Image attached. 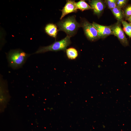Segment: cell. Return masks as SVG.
I'll return each mask as SVG.
<instances>
[{
    "label": "cell",
    "instance_id": "6",
    "mask_svg": "<svg viewBox=\"0 0 131 131\" xmlns=\"http://www.w3.org/2000/svg\"><path fill=\"white\" fill-rule=\"evenodd\" d=\"M92 24L97 30L99 38H105L111 34H113L111 26H104L95 22Z\"/></svg>",
    "mask_w": 131,
    "mask_h": 131
},
{
    "label": "cell",
    "instance_id": "5",
    "mask_svg": "<svg viewBox=\"0 0 131 131\" xmlns=\"http://www.w3.org/2000/svg\"><path fill=\"white\" fill-rule=\"evenodd\" d=\"M111 27L113 35L117 37L123 45L124 46H128V41L122 28L120 23L118 22L111 26Z\"/></svg>",
    "mask_w": 131,
    "mask_h": 131
},
{
    "label": "cell",
    "instance_id": "13",
    "mask_svg": "<svg viewBox=\"0 0 131 131\" xmlns=\"http://www.w3.org/2000/svg\"><path fill=\"white\" fill-rule=\"evenodd\" d=\"M121 23L124 31L131 38V24L124 20Z\"/></svg>",
    "mask_w": 131,
    "mask_h": 131
},
{
    "label": "cell",
    "instance_id": "17",
    "mask_svg": "<svg viewBox=\"0 0 131 131\" xmlns=\"http://www.w3.org/2000/svg\"><path fill=\"white\" fill-rule=\"evenodd\" d=\"M127 20L131 24V16Z\"/></svg>",
    "mask_w": 131,
    "mask_h": 131
},
{
    "label": "cell",
    "instance_id": "4",
    "mask_svg": "<svg viewBox=\"0 0 131 131\" xmlns=\"http://www.w3.org/2000/svg\"><path fill=\"white\" fill-rule=\"evenodd\" d=\"M81 24L85 35L89 40L93 41L99 38L97 30L92 24L86 20H83Z\"/></svg>",
    "mask_w": 131,
    "mask_h": 131
},
{
    "label": "cell",
    "instance_id": "3",
    "mask_svg": "<svg viewBox=\"0 0 131 131\" xmlns=\"http://www.w3.org/2000/svg\"><path fill=\"white\" fill-rule=\"evenodd\" d=\"M70 37L67 35L64 38L56 41L51 45L41 47L34 53L38 54L49 51H66L67 47L71 43Z\"/></svg>",
    "mask_w": 131,
    "mask_h": 131
},
{
    "label": "cell",
    "instance_id": "10",
    "mask_svg": "<svg viewBox=\"0 0 131 131\" xmlns=\"http://www.w3.org/2000/svg\"><path fill=\"white\" fill-rule=\"evenodd\" d=\"M111 10L118 22L120 23L123 20V19L125 17L124 14V11L121 8L116 7L111 9Z\"/></svg>",
    "mask_w": 131,
    "mask_h": 131
},
{
    "label": "cell",
    "instance_id": "7",
    "mask_svg": "<svg viewBox=\"0 0 131 131\" xmlns=\"http://www.w3.org/2000/svg\"><path fill=\"white\" fill-rule=\"evenodd\" d=\"M74 0H67L66 2L62 9L60 19L61 20L66 15L72 12H76L77 11Z\"/></svg>",
    "mask_w": 131,
    "mask_h": 131
},
{
    "label": "cell",
    "instance_id": "9",
    "mask_svg": "<svg viewBox=\"0 0 131 131\" xmlns=\"http://www.w3.org/2000/svg\"><path fill=\"white\" fill-rule=\"evenodd\" d=\"M45 30L47 34L56 38L58 31L56 25L52 23L48 24L46 26Z\"/></svg>",
    "mask_w": 131,
    "mask_h": 131
},
{
    "label": "cell",
    "instance_id": "15",
    "mask_svg": "<svg viewBox=\"0 0 131 131\" xmlns=\"http://www.w3.org/2000/svg\"><path fill=\"white\" fill-rule=\"evenodd\" d=\"M125 17L127 19L131 16V5L127 6L124 11Z\"/></svg>",
    "mask_w": 131,
    "mask_h": 131
},
{
    "label": "cell",
    "instance_id": "14",
    "mask_svg": "<svg viewBox=\"0 0 131 131\" xmlns=\"http://www.w3.org/2000/svg\"><path fill=\"white\" fill-rule=\"evenodd\" d=\"M117 0H106L105 2L111 10L116 7Z\"/></svg>",
    "mask_w": 131,
    "mask_h": 131
},
{
    "label": "cell",
    "instance_id": "1",
    "mask_svg": "<svg viewBox=\"0 0 131 131\" xmlns=\"http://www.w3.org/2000/svg\"><path fill=\"white\" fill-rule=\"evenodd\" d=\"M30 55L20 49L11 50L7 55L9 65L14 69L20 68L25 63Z\"/></svg>",
    "mask_w": 131,
    "mask_h": 131
},
{
    "label": "cell",
    "instance_id": "8",
    "mask_svg": "<svg viewBox=\"0 0 131 131\" xmlns=\"http://www.w3.org/2000/svg\"><path fill=\"white\" fill-rule=\"evenodd\" d=\"M89 3L94 13L98 15L100 14L105 7L104 3L100 0H91L89 1Z\"/></svg>",
    "mask_w": 131,
    "mask_h": 131
},
{
    "label": "cell",
    "instance_id": "11",
    "mask_svg": "<svg viewBox=\"0 0 131 131\" xmlns=\"http://www.w3.org/2000/svg\"><path fill=\"white\" fill-rule=\"evenodd\" d=\"M66 55L67 58L70 60L76 59L78 56V53L77 50L74 48H70L66 49Z\"/></svg>",
    "mask_w": 131,
    "mask_h": 131
},
{
    "label": "cell",
    "instance_id": "16",
    "mask_svg": "<svg viewBox=\"0 0 131 131\" xmlns=\"http://www.w3.org/2000/svg\"><path fill=\"white\" fill-rule=\"evenodd\" d=\"M128 1L126 0H117L116 7L121 8L126 5Z\"/></svg>",
    "mask_w": 131,
    "mask_h": 131
},
{
    "label": "cell",
    "instance_id": "2",
    "mask_svg": "<svg viewBox=\"0 0 131 131\" xmlns=\"http://www.w3.org/2000/svg\"><path fill=\"white\" fill-rule=\"evenodd\" d=\"M58 31L65 32L67 35L71 37L76 34L79 28L81 26V24L76 21L75 16L68 17L61 20L57 23Z\"/></svg>",
    "mask_w": 131,
    "mask_h": 131
},
{
    "label": "cell",
    "instance_id": "12",
    "mask_svg": "<svg viewBox=\"0 0 131 131\" xmlns=\"http://www.w3.org/2000/svg\"><path fill=\"white\" fill-rule=\"evenodd\" d=\"M75 5L77 9H79L82 11L92 9L90 6L84 0H80L77 2H75Z\"/></svg>",
    "mask_w": 131,
    "mask_h": 131
}]
</instances>
